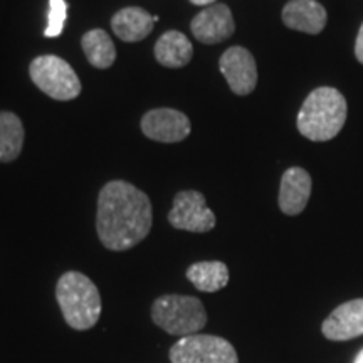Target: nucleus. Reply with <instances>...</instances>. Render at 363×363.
<instances>
[{"mask_svg":"<svg viewBox=\"0 0 363 363\" xmlns=\"http://www.w3.org/2000/svg\"><path fill=\"white\" fill-rule=\"evenodd\" d=\"M153 225V207L148 195L125 180H111L98 197L96 230L110 251H128L147 238Z\"/></svg>","mask_w":363,"mask_h":363,"instance_id":"1","label":"nucleus"},{"mask_svg":"<svg viewBox=\"0 0 363 363\" xmlns=\"http://www.w3.org/2000/svg\"><path fill=\"white\" fill-rule=\"evenodd\" d=\"M347 99L330 86L313 89L298 113V130L311 142H328L347 121Z\"/></svg>","mask_w":363,"mask_h":363,"instance_id":"2","label":"nucleus"},{"mask_svg":"<svg viewBox=\"0 0 363 363\" xmlns=\"http://www.w3.org/2000/svg\"><path fill=\"white\" fill-rule=\"evenodd\" d=\"M56 299L72 330L93 328L101 316V296L96 284L79 271H67L56 284Z\"/></svg>","mask_w":363,"mask_h":363,"instance_id":"3","label":"nucleus"},{"mask_svg":"<svg viewBox=\"0 0 363 363\" xmlns=\"http://www.w3.org/2000/svg\"><path fill=\"white\" fill-rule=\"evenodd\" d=\"M152 320L169 335L184 338L197 335L207 325V311L195 296L163 294L153 301Z\"/></svg>","mask_w":363,"mask_h":363,"instance_id":"4","label":"nucleus"},{"mask_svg":"<svg viewBox=\"0 0 363 363\" xmlns=\"http://www.w3.org/2000/svg\"><path fill=\"white\" fill-rule=\"evenodd\" d=\"M29 76L33 83L56 101H71L81 94V81L65 59L44 54L35 57L29 66Z\"/></svg>","mask_w":363,"mask_h":363,"instance_id":"5","label":"nucleus"},{"mask_svg":"<svg viewBox=\"0 0 363 363\" xmlns=\"http://www.w3.org/2000/svg\"><path fill=\"white\" fill-rule=\"evenodd\" d=\"M172 363H239L233 343L216 335H190L172 345Z\"/></svg>","mask_w":363,"mask_h":363,"instance_id":"6","label":"nucleus"},{"mask_svg":"<svg viewBox=\"0 0 363 363\" xmlns=\"http://www.w3.org/2000/svg\"><path fill=\"white\" fill-rule=\"evenodd\" d=\"M172 227L187 233H208L216 227V216L207 207L206 197L197 190H182L174 197V206L169 212Z\"/></svg>","mask_w":363,"mask_h":363,"instance_id":"7","label":"nucleus"},{"mask_svg":"<svg viewBox=\"0 0 363 363\" xmlns=\"http://www.w3.org/2000/svg\"><path fill=\"white\" fill-rule=\"evenodd\" d=\"M142 131L147 138L158 143L184 142L192 131L189 116L174 108H157L145 113L142 118Z\"/></svg>","mask_w":363,"mask_h":363,"instance_id":"8","label":"nucleus"},{"mask_svg":"<svg viewBox=\"0 0 363 363\" xmlns=\"http://www.w3.org/2000/svg\"><path fill=\"white\" fill-rule=\"evenodd\" d=\"M219 67L229 88L239 96H247L256 89L257 66L246 48L233 45L220 56Z\"/></svg>","mask_w":363,"mask_h":363,"instance_id":"9","label":"nucleus"},{"mask_svg":"<svg viewBox=\"0 0 363 363\" xmlns=\"http://www.w3.org/2000/svg\"><path fill=\"white\" fill-rule=\"evenodd\" d=\"M190 30L202 44L224 43L235 30L233 12L225 4L208 6L194 17L190 22Z\"/></svg>","mask_w":363,"mask_h":363,"instance_id":"10","label":"nucleus"},{"mask_svg":"<svg viewBox=\"0 0 363 363\" xmlns=\"http://www.w3.org/2000/svg\"><path fill=\"white\" fill-rule=\"evenodd\" d=\"M321 331L331 342H347L363 335V298L335 308L323 321Z\"/></svg>","mask_w":363,"mask_h":363,"instance_id":"11","label":"nucleus"},{"mask_svg":"<svg viewBox=\"0 0 363 363\" xmlns=\"http://www.w3.org/2000/svg\"><path fill=\"white\" fill-rule=\"evenodd\" d=\"M311 195V177L305 169L291 167L283 174L279 185V208L286 216H299Z\"/></svg>","mask_w":363,"mask_h":363,"instance_id":"12","label":"nucleus"},{"mask_svg":"<svg viewBox=\"0 0 363 363\" xmlns=\"http://www.w3.org/2000/svg\"><path fill=\"white\" fill-rule=\"evenodd\" d=\"M326 16L325 7L316 0H289L283 9V22L289 29L316 35L325 29Z\"/></svg>","mask_w":363,"mask_h":363,"instance_id":"13","label":"nucleus"},{"mask_svg":"<svg viewBox=\"0 0 363 363\" xmlns=\"http://www.w3.org/2000/svg\"><path fill=\"white\" fill-rule=\"evenodd\" d=\"M155 19L142 7H125L111 19V29L123 43H138L152 34Z\"/></svg>","mask_w":363,"mask_h":363,"instance_id":"14","label":"nucleus"},{"mask_svg":"<svg viewBox=\"0 0 363 363\" xmlns=\"http://www.w3.org/2000/svg\"><path fill=\"white\" fill-rule=\"evenodd\" d=\"M153 54H155L157 62H160L162 66L179 69V67L187 66L192 61L194 45L185 34L179 33V30H169L157 40Z\"/></svg>","mask_w":363,"mask_h":363,"instance_id":"15","label":"nucleus"},{"mask_svg":"<svg viewBox=\"0 0 363 363\" xmlns=\"http://www.w3.org/2000/svg\"><path fill=\"white\" fill-rule=\"evenodd\" d=\"M24 136L21 118L12 111H0V162L11 163L21 157Z\"/></svg>","mask_w":363,"mask_h":363,"instance_id":"16","label":"nucleus"},{"mask_svg":"<svg viewBox=\"0 0 363 363\" xmlns=\"http://www.w3.org/2000/svg\"><path fill=\"white\" fill-rule=\"evenodd\" d=\"M185 276L202 293L220 291L229 283V269L220 261L195 262L189 267Z\"/></svg>","mask_w":363,"mask_h":363,"instance_id":"17","label":"nucleus"},{"mask_svg":"<svg viewBox=\"0 0 363 363\" xmlns=\"http://www.w3.org/2000/svg\"><path fill=\"white\" fill-rule=\"evenodd\" d=\"M84 56L91 66L98 69H108L116 61V48L113 39L103 29H93L81 39Z\"/></svg>","mask_w":363,"mask_h":363,"instance_id":"18","label":"nucleus"},{"mask_svg":"<svg viewBox=\"0 0 363 363\" xmlns=\"http://www.w3.org/2000/svg\"><path fill=\"white\" fill-rule=\"evenodd\" d=\"M67 17V4L66 0H49V13H48V27H45V38H57L62 34Z\"/></svg>","mask_w":363,"mask_h":363,"instance_id":"19","label":"nucleus"},{"mask_svg":"<svg viewBox=\"0 0 363 363\" xmlns=\"http://www.w3.org/2000/svg\"><path fill=\"white\" fill-rule=\"evenodd\" d=\"M355 56H357V59H358V62H362V65H363V24H362L360 30H358V35H357Z\"/></svg>","mask_w":363,"mask_h":363,"instance_id":"20","label":"nucleus"},{"mask_svg":"<svg viewBox=\"0 0 363 363\" xmlns=\"http://www.w3.org/2000/svg\"><path fill=\"white\" fill-rule=\"evenodd\" d=\"M190 2H192L194 6H199V7H208V6H214L216 0H190Z\"/></svg>","mask_w":363,"mask_h":363,"instance_id":"21","label":"nucleus"},{"mask_svg":"<svg viewBox=\"0 0 363 363\" xmlns=\"http://www.w3.org/2000/svg\"><path fill=\"white\" fill-rule=\"evenodd\" d=\"M355 363H363V348H362V352L358 353V355H357V358H355Z\"/></svg>","mask_w":363,"mask_h":363,"instance_id":"22","label":"nucleus"}]
</instances>
